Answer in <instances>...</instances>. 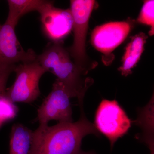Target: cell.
I'll return each instance as SVG.
<instances>
[{
	"instance_id": "277c9868",
	"label": "cell",
	"mask_w": 154,
	"mask_h": 154,
	"mask_svg": "<svg viewBox=\"0 0 154 154\" xmlns=\"http://www.w3.org/2000/svg\"><path fill=\"white\" fill-rule=\"evenodd\" d=\"M132 122L116 99H103L96 110L94 126L108 139L111 148L119 139L126 134Z\"/></svg>"
},
{
	"instance_id": "ba28073f",
	"label": "cell",
	"mask_w": 154,
	"mask_h": 154,
	"mask_svg": "<svg viewBox=\"0 0 154 154\" xmlns=\"http://www.w3.org/2000/svg\"><path fill=\"white\" fill-rule=\"evenodd\" d=\"M34 51H25L17 38L15 28L8 23L0 24V72H14L17 63L35 60Z\"/></svg>"
},
{
	"instance_id": "2e32d148",
	"label": "cell",
	"mask_w": 154,
	"mask_h": 154,
	"mask_svg": "<svg viewBox=\"0 0 154 154\" xmlns=\"http://www.w3.org/2000/svg\"><path fill=\"white\" fill-rule=\"evenodd\" d=\"M12 71L0 72V95L5 94L6 85Z\"/></svg>"
},
{
	"instance_id": "e0dca14e",
	"label": "cell",
	"mask_w": 154,
	"mask_h": 154,
	"mask_svg": "<svg viewBox=\"0 0 154 154\" xmlns=\"http://www.w3.org/2000/svg\"><path fill=\"white\" fill-rule=\"evenodd\" d=\"M75 154H96L92 152H85L83 151L82 150H80L78 152Z\"/></svg>"
},
{
	"instance_id": "52a82bcc",
	"label": "cell",
	"mask_w": 154,
	"mask_h": 154,
	"mask_svg": "<svg viewBox=\"0 0 154 154\" xmlns=\"http://www.w3.org/2000/svg\"><path fill=\"white\" fill-rule=\"evenodd\" d=\"M71 97L57 80L53 84L52 90L37 110L35 119L39 125L48 124L52 120L59 122H73Z\"/></svg>"
},
{
	"instance_id": "30bf717a",
	"label": "cell",
	"mask_w": 154,
	"mask_h": 154,
	"mask_svg": "<svg viewBox=\"0 0 154 154\" xmlns=\"http://www.w3.org/2000/svg\"><path fill=\"white\" fill-rule=\"evenodd\" d=\"M147 38V36L141 32L133 36L127 45L122 59L121 66L118 69L122 76L126 77L132 73V69L140 59Z\"/></svg>"
},
{
	"instance_id": "8fae6325",
	"label": "cell",
	"mask_w": 154,
	"mask_h": 154,
	"mask_svg": "<svg viewBox=\"0 0 154 154\" xmlns=\"http://www.w3.org/2000/svg\"><path fill=\"white\" fill-rule=\"evenodd\" d=\"M154 103L153 95L145 107L138 109L137 118L134 122L142 130L141 133L138 134L136 138L147 146L154 143Z\"/></svg>"
},
{
	"instance_id": "5b68a950",
	"label": "cell",
	"mask_w": 154,
	"mask_h": 154,
	"mask_svg": "<svg viewBox=\"0 0 154 154\" xmlns=\"http://www.w3.org/2000/svg\"><path fill=\"white\" fill-rule=\"evenodd\" d=\"M16 73L15 82L6 89V95L14 103H31L40 95L39 83L40 79L46 72L35 60L17 65L14 71Z\"/></svg>"
},
{
	"instance_id": "8992f818",
	"label": "cell",
	"mask_w": 154,
	"mask_h": 154,
	"mask_svg": "<svg viewBox=\"0 0 154 154\" xmlns=\"http://www.w3.org/2000/svg\"><path fill=\"white\" fill-rule=\"evenodd\" d=\"M131 21L110 22L97 26L91 34L95 49L103 54L102 61L108 66L114 59L112 52L125 40L131 30Z\"/></svg>"
},
{
	"instance_id": "5bb4252c",
	"label": "cell",
	"mask_w": 154,
	"mask_h": 154,
	"mask_svg": "<svg viewBox=\"0 0 154 154\" xmlns=\"http://www.w3.org/2000/svg\"><path fill=\"white\" fill-rule=\"evenodd\" d=\"M19 108L5 94L0 95V128L17 116Z\"/></svg>"
},
{
	"instance_id": "6da1fadb",
	"label": "cell",
	"mask_w": 154,
	"mask_h": 154,
	"mask_svg": "<svg viewBox=\"0 0 154 154\" xmlns=\"http://www.w3.org/2000/svg\"><path fill=\"white\" fill-rule=\"evenodd\" d=\"M80 118L75 122H59L53 126L39 125L32 131L28 154H75L81 149L82 140L86 136L99 133L88 120L80 106Z\"/></svg>"
},
{
	"instance_id": "7a4b0ae2",
	"label": "cell",
	"mask_w": 154,
	"mask_h": 154,
	"mask_svg": "<svg viewBox=\"0 0 154 154\" xmlns=\"http://www.w3.org/2000/svg\"><path fill=\"white\" fill-rule=\"evenodd\" d=\"M37 60L46 72L56 76L72 98H76L79 105L83 104L88 88L94 83L91 78L75 63L63 41L49 42Z\"/></svg>"
},
{
	"instance_id": "4fadbf2b",
	"label": "cell",
	"mask_w": 154,
	"mask_h": 154,
	"mask_svg": "<svg viewBox=\"0 0 154 154\" xmlns=\"http://www.w3.org/2000/svg\"><path fill=\"white\" fill-rule=\"evenodd\" d=\"M32 131L21 123L13 125L10 134V154H28Z\"/></svg>"
},
{
	"instance_id": "3957f363",
	"label": "cell",
	"mask_w": 154,
	"mask_h": 154,
	"mask_svg": "<svg viewBox=\"0 0 154 154\" xmlns=\"http://www.w3.org/2000/svg\"><path fill=\"white\" fill-rule=\"evenodd\" d=\"M95 4L92 0H72L69 8L73 19L74 38L71 46L67 48L75 64L87 74L98 65L88 56L86 48L88 24Z\"/></svg>"
},
{
	"instance_id": "9a60e30c",
	"label": "cell",
	"mask_w": 154,
	"mask_h": 154,
	"mask_svg": "<svg viewBox=\"0 0 154 154\" xmlns=\"http://www.w3.org/2000/svg\"><path fill=\"white\" fill-rule=\"evenodd\" d=\"M154 1H144L137 21L138 23L150 27L149 34L153 36L154 33Z\"/></svg>"
},
{
	"instance_id": "7c38bea8",
	"label": "cell",
	"mask_w": 154,
	"mask_h": 154,
	"mask_svg": "<svg viewBox=\"0 0 154 154\" xmlns=\"http://www.w3.org/2000/svg\"><path fill=\"white\" fill-rule=\"evenodd\" d=\"M47 1L43 0H8L9 12L6 23L14 28L20 18L32 11H39Z\"/></svg>"
},
{
	"instance_id": "9c48e42d",
	"label": "cell",
	"mask_w": 154,
	"mask_h": 154,
	"mask_svg": "<svg viewBox=\"0 0 154 154\" xmlns=\"http://www.w3.org/2000/svg\"><path fill=\"white\" fill-rule=\"evenodd\" d=\"M45 36L52 42L63 41L72 30L73 19L70 9L56 8L47 1L38 11Z\"/></svg>"
}]
</instances>
